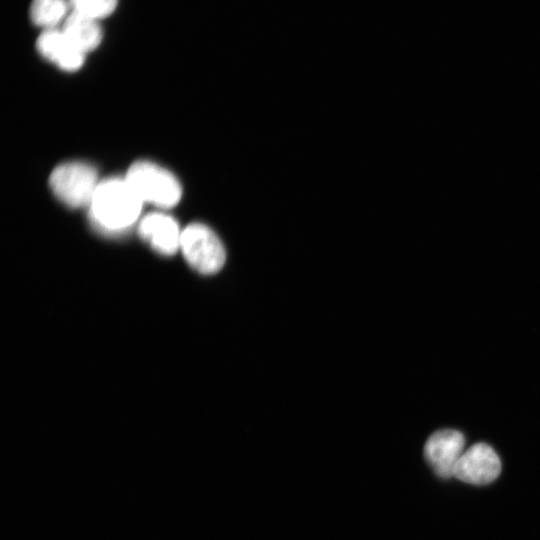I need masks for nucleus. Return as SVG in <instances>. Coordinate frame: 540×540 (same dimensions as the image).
<instances>
[{"label": "nucleus", "instance_id": "1", "mask_svg": "<svg viewBox=\"0 0 540 540\" xmlns=\"http://www.w3.org/2000/svg\"><path fill=\"white\" fill-rule=\"evenodd\" d=\"M142 204L125 178H110L99 183L89 204L90 218L101 232L120 234L138 220Z\"/></svg>", "mask_w": 540, "mask_h": 540}, {"label": "nucleus", "instance_id": "2", "mask_svg": "<svg viewBox=\"0 0 540 540\" xmlns=\"http://www.w3.org/2000/svg\"><path fill=\"white\" fill-rule=\"evenodd\" d=\"M125 179L142 202L170 208L181 198L182 191L177 178L152 162H135L128 169Z\"/></svg>", "mask_w": 540, "mask_h": 540}, {"label": "nucleus", "instance_id": "3", "mask_svg": "<svg viewBox=\"0 0 540 540\" xmlns=\"http://www.w3.org/2000/svg\"><path fill=\"white\" fill-rule=\"evenodd\" d=\"M180 250L187 263L205 275L218 272L226 259L221 240L208 226L201 223H192L182 230Z\"/></svg>", "mask_w": 540, "mask_h": 540}, {"label": "nucleus", "instance_id": "4", "mask_svg": "<svg viewBox=\"0 0 540 540\" xmlns=\"http://www.w3.org/2000/svg\"><path fill=\"white\" fill-rule=\"evenodd\" d=\"M99 183L95 168L83 162L60 164L49 178L56 197L73 208L89 205Z\"/></svg>", "mask_w": 540, "mask_h": 540}, {"label": "nucleus", "instance_id": "5", "mask_svg": "<svg viewBox=\"0 0 540 540\" xmlns=\"http://www.w3.org/2000/svg\"><path fill=\"white\" fill-rule=\"evenodd\" d=\"M501 472V461L494 449L486 443H475L463 452L457 461L453 476L475 485L494 481Z\"/></svg>", "mask_w": 540, "mask_h": 540}, {"label": "nucleus", "instance_id": "6", "mask_svg": "<svg viewBox=\"0 0 540 540\" xmlns=\"http://www.w3.org/2000/svg\"><path fill=\"white\" fill-rule=\"evenodd\" d=\"M465 437L455 429L434 432L426 441L424 456L435 473L442 478L453 476L454 467L464 452Z\"/></svg>", "mask_w": 540, "mask_h": 540}, {"label": "nucleus", "instance_id": "7", "mask_svg": "<svg viewBox=\"0 0 540 540\" xmlns=\"http://www.w3.org/2000/svg\"><path fill=\"white\" fill-rule=\"evenodd\" d=\"M138 232L156 252L169 256L180 249L181 233L174 218L166 213L153 212L139 222Z\"/></svg>", "mask_w": 540, "mask_h": 540}, {"label": "nucleus", "instance_id": "8", "mask_svg": "<svg viewBox=\"0 0 540 540\" xmlns=\"http://www.w3.org/2000/svg\"><path fill=\"white\" fill-rule=\"evenodd\" d=\"M36 47L42 57L66 71L79 69L85 60V53L68 40L62 29H44Z\"/></svg>", "mask_w": 540, "mask_h": 540}, {"label": "nucleus", "instance_id": "9", "mask_svg": "<svg viewBox=\"0 0 540 540\" xmlns=\"http://www.w3.org/2000/svg\"><path fill=\"white\" fill-rule=\"evenodd\" d=\"M62 30L68 40L85 54L97 48L102 40L99 21L73 11L64 21Z\"/></svg>", "mask_w": 540, "mask_h": 540}, {"label": "nucleus", "instance_id": "10", "mask_svg": "<svg viewBox=\"0 0 540 540\" xmlns=\"http://www.w3.org/2000/svg\"><path fill=\"white\" fill-rule=\"evenodd\" d=\"M71 12L69 0H32L30 19L44 29L57 28Z\"/></svg>", "mask_w": 540, "mask_h": 540}, {"label": "nucleus", "instance_id": "11", "mask_svg": "<svg viewBox=\"0 0 540 540\" xmlns=\"http://www.w3.org/2000/svg\"><path fill=\"white\" fill-rule=\"evenodd\" d=\"M71 11L99 21L111 15L118 0H69Z\"/></svg>", "mask_w": 540, "mask_h": 540}]
</instances>
